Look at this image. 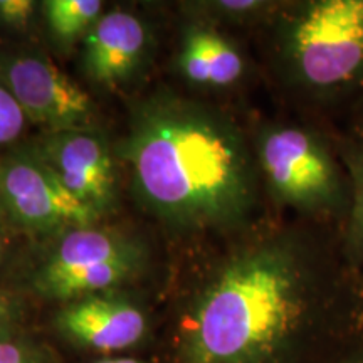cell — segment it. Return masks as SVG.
<instances>
[{
    "label": "cell",
    "instance_id": "6da1fadb",
    "mask_svg": "<svg viewBox=\"0 0 363 363\" xmlns=\"http://www.w3.org/2000/svg\"><path fill=\"white\" fill-rule=\"evenodd\" d=\"M363 325L342 234L271 229L212 264L180 301L163 363H323Z\"/></svg>",
    "mask_w": 363,
    "mask_h": 363
},
{
    "label": "cell",
    "instance_id": "7a4b0ae2",
    "mask_svg": "<svg viewBox=\"0 0 363 363\" xmlns=\"http://www.w3.org/2000/svg\"><path fill=\"white\" fill-rule=\"evenodd\" d=\"M123 157L136 197L177 229H242L259 202L254 148L219 108L148 99L131 120Z\"/></svg>",
    "mask_w": 363,
    "mask_h": 363
},
{
    "label": "cell",
    "instance_id": "3957f363",
    "mask_svg": "<svg viewBox=\"0 0 363 363\" xmlns=\"http://www.w3.org/2000/svg\"><path fill=\"white\" fill-rule=\"evenodd\" d=\"M274 54L281 76L320 106L363 98V0H303L279 7Z\"/></svg>",
    "mask_w": 363,
    "mask_h": 363
},
{
    "label": "cell",
    "instance_id": "277c9868",
    "mask_svg": "<svg viewBox=\"0 0 363 363\" xmlns=\"http://www.w3.org/2000/svg\"><path fill=\"white\" fill-rule=\"evenodd\" d=\"M252 148L261 180L276 202L342 229L352 187L333 138L308 126L264 125Z\"/></svg>",
    "mask_w": 363,
    "mask_h": 363
},
{
    "label": "cell",
    "instance_id": "5b68a950",
    "mask_svg": "<svg viewBox=\"0 0 363 363\" xmlns=\"http://www.w3.org/2000/svg\"><path fill=\"white\" fill-rule=\"evenodd\" d=\"M145 249L115 230L83 227L61 234L54 251L30 274L33 294L57 305L118 291L140 274Z\"/></svg>",
    "mask_w": 363,
    "mask_h": 363
},
{
    "label": "cell",
    "instance_id": "8992f818",
    "mask_svg": "<svg viewBox=\"0 0 363 363\" xmlns=\"http://www.w3.org/2000/svg\"><path fill=\"white\" fill-rule=\"evenodd\" d=\"M0 211L33 234H66L101 219L67 192L30 148L0 157Z\"/></svg>",
    "mask_w": 363,
    "mask_h": 363
},
{
    "label": "cell",
    "instance_id": "52a82bcc",
    "mask_svg": "<svg viewBox=\"0 0 363 363\" xmlns=\"http://www.w3.org/2000/svg\"><path fill=\"white\" fill-rule=\"evenodd\" d=\"M0 84L24 110L27 120L48 133L86 130L93 121V101L48 59L34 54H0Z\"/></svg>",
    "mask_w": 363,
    "mask_h": 363
},
{
    "label": "cell",
    "instance_id": "ba28073f",
    "mask_svg": "<svg viewBox=\"0 0 363 363\" xmlns=\"http://www.w3.org/2000/svg\"><path fill=\"white\" fill-rule=\"evenodd\" d=\"M52 328L74 348L115 357L147 342L152 320L136 299L110 291L59 305L52 315Z\"/></svg>",
    "mask_w": 363,
    "mask_h": 363
},
{
    "label": "cell",
    "instance_id": "9c48e42d",
    "mask_svg": "<svg viewBox=\"0 0 363 363\" xmlns=\"http://www.w3.org/2000/svg\"><path fill=\"white\" fill-rule=\"evenodd\" d=\"M30 150L57 177L67 192L101 217L116 199V172L106 140L96 131L45 133Z\"/></svg>",
    "mask_w": 363,
    "mask_h": 363
},
{
    "label": "cell",
    "instance_id": "30bf717a",
    "mask_svg": "<svg viewBox=\"0 0 363 363\" xmlns=\"http://www.w3.org/2000/svg\"><path fill=\"white\" fill-rule=\"evenodd\" d=\"M147 48V29L133 13L111 11L84 35L83 67L88 78L115 86L128 78Z\"/></svg>",
    "mask_w": 363,
    "mask_h": 363
},
{
    "label": "cell",
    "instance_id": "8fae6325",
    "mask_svg": "<svg viewBox=\"0 0 363 363\" xmlns=\"http://www.w3.org/2000/svg\"><path fill=\"white\" fill-rule=\"evenodd\" d=\"M179 65L189 81L211 88H230L246 74V57L239 45L211 26L187 30Z\"/></svg>",
    "mask_w": 363,
    "mask_h": 363
},
{
    "label": "cell",
    "instance_id": "7c38bea8",
    "mask_svg": "<svg viewBox=\"0 0 363 363\" xmlns=\"http://www.w3.org/2000/svg\"><path fill=\"white\" fill-rule=\"evenodd\" d=\"M331 138L352 187L350 212L340 229L343 254L363 279V143L350 135H337Z\"/></svg>",
    "mask_w": 363,
    "mask_h": 363
},
{
    "label": "cell",
    "instance_id": "4fadbf2b",
    "mask_svg": "<svg viewBox=\"0 0 363 363\" xmlns=\"http://www.w3.org/2000/svg\"><path fill=\"white\" fill-rule=\"evenodd\" d=\"M103 4L99 0H45L44 19L61 44H71L96 24Z\"/></svg>",
    "mask_w": 363,
    "mask_h": 363
},
{
    "label": "cell",
    "instance_id": "5bb4252c",
    "mask_svg": "<svg viewBox=\"0 0 363 363\" xmlns=\"http://www.w3.org/2000/svg\"><path fill=\"white\" fill-rule=\"evenodd\" d=\"M0 363H56V360L51 350L24 333L0 342Z\"/></svg>",
    "mask_w": 363,
    "mask_h": 363
},
{
    "label": "cell",
    "instance_id": "9a60e30c",
    "mask_svg": "<svg viewBox=\"0 0 363 363\" xmlns=\"http://www.w3.org/2000/svg\"><path fill=\"white\" fill-rule=\"evenodd\" d=\"M208 6L217 17L230 22L259 21L279 9L274 2H264V0H219V2H211Z\"/></svg>",
    "mask_w": 363,
    "mask_h": 363
},
{
    "label": "cell",
    "instance_id": "2e32d148",
    "mask_svg": "<svg viewBox=\"0 0 363 363\" xmlns=\"http://www.w3.org/2000/svg\"><path fill=\"white\" fill-rule=\"evenodd\" d=\"M27 116L19 103L0 84V147L16 142L24 133Z\"/></svg>",
    "mask_w": 363,
    "mask_h": 363
},
{
    "label": "cell",
    "instance_id": "e0dca14e",
    "mask_svg": "<svg viewBox=\"0 0 363 363\" xmlns=\"http://www.w3.org/2000/svg\"><path fill=\"white\" fill-rule=\"evenodd\" d=\"M26 305L16 293L0 288V342L24 335Z\"/></svg>",
    "mask_w": 363,
    "mask_h": 363
},
{
    "label": "cell",
    "instance_id": "ac0fdd59",
    "mask_svg": "<svg viewBox=\"0 0 363 363\" xmlns=\"http://www.w3.org/2000/svg\"><path fill=\"white\" fill-rule=\"evenodd\" d=\"M38 4L34 0H0V24L9 29H26L33 21Z\"/></svg>",
    "mask_w": 363,
    "mask_h": 363
},
{
    "label": "cell",
    "instance_id": "d6986e66",
    "mask_svg": "<svg viewBox=\"0 0 363 363\" xmlns=\"http://www.w3.org/2000/svg\"><path fill=\"white\" fill-rule=\"evenodd\" d=\"M323 363H363V325L335 348Z\"/></svg>",
    "mask_w": 363,
    "mask_h": 363
},
{
    "label": "cell",
    "instance_id": "ffe728a7",
    "mask_svg": "<svg viewBox=\"0 0 363 363\" xmlns=\"http://www.w3.org/2000/svg\"><path fill=\"white\" fill-rule=\"evenodd\" d=\"M358 142L363 143V98L352 108V130L348 133Z\"/></svg>",
    "mask_w": 363,
    "mask_h": 363
},
{
    "label": "cell",
    "instance_id": "44dd1931",
    "mask_svg": "<svg viewBox=\"0 0 363 363\" xmlns=\"http://www.w3.org/2000/svg\"><path fill=\"white\" fill-rule=\"evenodd\" d=\"M91 363H148L145 360H140L136 357H128V355H115V357H103L99 360H94Z\"/></svg>",
    "mask_w": 363,
    "mask_h": 363
},
{
    "label": "cell",
    "instance_id": "7402d4cb",
    "mask_svg": "<svg viewBox=\"0 0 363 363\" xmlns=\"http://www.w3.org/2000/svg\"><path fill=\"white\" fill-rule=\"evenodd\" d=\"M4 251V238H2V227H0V256H2Z\"/></svg>",
    "mask_w": 363,
    "mask_h": 363
}]
</instances>
